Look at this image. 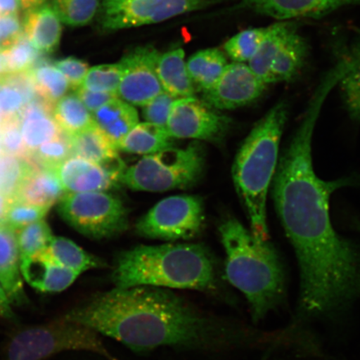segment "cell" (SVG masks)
I'll return each mask as SVG.
<instances>
[{"label": "cell", "mask_w": 360, "mask_h": 360, "mask_svg": "<svg viewBox=\"0 0 360 360\" xmlns=\"http://www.w3.org/2000/svg\"><path fill=\"white\" fill-rule=\"evenodd\" d=\"M92 115L94 124L116 148L139 123L138 111L135 107L119 98L94 111Z\"/></svg>", "instance_id": "cell-22"}, {"label": "cell", "mask_w": 360, "mask_h": 360, "mask_svg": "<svg viewBox=\"0 0 360 360\" xmlns=\"http://www.w3.org/2000/svg\"><path fill=\"white\" fill-rule=\"evenodd\" d=\"M111 281L119 289L153 286L211 294L219 290L212 255L200 244L139 245L121 252Z\"/></svg>", "instance_id": "cell-3"}, {"label": "cell", "mask_w": 360, "mask_h": 360, "mask_svg": "<svg viewBox=\"0 0 360 360\" xmlns=\"http://www.w3.org/2000/svg\"><path fill=\"white\" fill-rule=\"evenodd\" d=\"M0 150L2 154L28 159L30 151L22 137L20 115L0 118Z\"/></svg>", "instance_id": "cell-37"}, {"label": "cell", "mask_w": 360, "mask_h": 360, "mask_svg": "<svg viewBox=\"0 0 360 360\" xmlns=\"http://www.w3.org/2000/svg\"><path fill=\"white\" fill-rule=\"evenodd\" d=\"M205 205L199 196L165 198L138 220L139 236L165 241L191 240L204 226Z\"/></svg>", "instance_id": "cell-10"}, {"label": "cell", "mask_w": 360, "mask_h": 360, "mask_svg": "<svg viewBox=\"0 0 360 360\" xmlns=\"http://www.w3.org/2000/svg\"><path fill=\"white\" fill-rule=\"evenodd\" d=\"M231 124V119L195 97L179 98L174 103L166 129L173 139L217 142Z\"/></svg>", "instance_id": "cell-12"}, {"label": "cell", "mask_w": 360, "mask_h": 360, "mask_svg": "<svg viewBox=\"0 0 360 360\" xmlns=\"http://www.w3.org/2000/svg\"><path fill=\"white\" fill-rule=\"evenodd\" d=\"M72 155L70 138L61 133L52 141L30 152L28 159L34 168L55 169Z\"/></svg>", "instance_id": "cell-32"}, {"label": "cell", "mask_w": 360, "mask_h": 360, "mask_svg": "<svg viewBox=\"0 0 360 360\" xmlns=\"http://www.w3.org/2000/svg\"><path fill=\"white\" fill-rule=\"evenodd\" d=\"M37 98L30 71L0 77V118L20 115Z\"/></svg>", "instance_id": "cell-26"}, {"label": "cell", "mask_w": 360, "mask_h": 360, "mask_svg": "<svg viewBox=\"0 0 360 360\" xmlns=\"http://www.w3.org/2000/svg\"><path fill=\"white\" fill-rule=\"evenodd\" d=\"M49 209L48 207L12 200L3 224L16 231L26 225L43 219Z\"/></svg>", "instance_id": "cell-38"}, {"label": "cell", "mask_w": 360, "mask_h": 360, "mask_svg": "<svg viewBox=\"0 0 360 360\" xmlns=\"http://www.w3.org/2000/svg\"><path fill=\"white\" fill-rule=\"evenodd\" d=\"M123 167H106L71 156L56 168L65 193L106 191L120 182Z\"/></svg>", "instance_id": "cell-15"}, {"label": "cell", "mask_w": 360, "mask_h": 360, "mask_svg": "<svg viewBox=\"0 0 360 360\" xmlns=\"http://www.w3.org/2000/svg\"><path fill=\"white\" fill-rule=\"evenodd\" d=\"M58 212L76 231L94 240L118 236L129 224L122 200L105 191L66 193Z\"/></svg>", "instance_id": "cell-9"}, {"label": "cell", "mask_w": 360, "mask_h": 360, "mask_svg": "<svg viewBox=\"0 0 360 360\" xmlns=\"http://www.w3.org/2000/svg\"><path fill=\"white\" fill-rule=\"evenodd\" d=\"M309 56L307 40L292 22L282 21L267 27L262 43L248 65L268 85L290 83L302 74Z\"/></svg>", "instance_id": "cell-8"}, {"label": "cell", "mask_w": 360, "mask_h": 360, "mask_svg": "<svg viewBox=\"0 0 360 360\" xmlns=\"http://www.w3.org/2000/svg\"><path fill=\"white\" fill-rule=\"evenodd\" d=\"M24 158L0 154V193L15 199L22 184L34 169Z\"/></svg>", "instance_id": "cell-31"}, {"label": "cell", "mask_w": 360, "mask_h": 360, "mask_svg": "<svg viewBox=\"0 0 360 360\" xmlns=\"http://www.w3.org/2000/svg\"><path fill=\"white\" fill-rule=\"evenodd\" d=\"M55 65L64 75L70 87L75 89L81 87L89 70L86 62L75 57L63 58L56 61Z\"/></svg>", "instance_id": "cell-42"}, {"label": "cell", "mask_w": 360, "mask_h": 360, "mask_svg": "<svg viewBox=\"0 0 360 360\" xmlns=\"http://www.w3.org/2000/svg\"><path fill=\"white\" fill-rule=\"evenodd\" d=\"M69 138L73 156L83 158L106 167H122L118 148L96 124Z\"/></svg>", "instance_id": "cell-23"}, {"label": "cell", "mask_w": 360, "mask_h": 360, "mask_svg": "<svg viewBox=\"0 0 360 360\" xmlns=\"http://www.w3.org/2000/svg\"><path fill=\"white\" fill-rule=\"evenodd\" d=\"M12 200L0 193V224H3Z\"/></svg>", "instance_id": "cell-49"}, {"label": "cell", "mask_w": 360, "mask_h": 360, "mask_svg": "<svg viewBox=\"0 0 360 360\" xmlns=\"http://www.w3.org/2000/svg\"><path fill=\"white\" fill-rule=\"evenodd\" d=\"M52 4L60 21L73 27L89 24L100 8L98 0H53Z\"/></svg>", "instance_id": "cell-34"}, {"label": "cell", "mask_w": 360, "mask_h": 360, "mask_svg": "<svg viewBox=\"0 0 360 360\" xmlns=\"http://www.w3.org/2000/svg\"><path fill=\"white\" fill-rule=\"evenodd\" d=\"M15 232L21 259L41 253L53 238L51 229L43 219L26 225Z\"/></svg>", "instance_id": "cell-33"}, {"label": "cell", "mask_w": 360, "mask_h": 360, "mask_svg": "<svg viewBox=\"0 0 360 360\" xmlns=\"http://www.w3.org/2000/svg\"><path fill=\"white\" fill-rule=\"evenodd\" d=\"M242 6L282 21L319 19L349 6H360V0H243Z\"/></svg>", "instance_id": "cell-16"}, {"label": "cell", "mask_w": 360, "mask_h": 360, "mask_svg": "<svg viewBox=\"0 0 360 360\" xmlns=\"http://www.w3.org/2000/svg\"><path fill=\"white\" fill-rule=\"evenodd\" d=\"M65 193L55 169L34 168L13 200L51 208Z\"/></svg>", "instance_id": "cell-21"}, {"label": "cell", "mask_w": 360, "mask_h": 360, "mask_svg": "<svg viewBox=\"0 0 360 360\" xmlns=\"http://www.w3.org/2000/svg\"><path fill=\"white\" fill-rule=\"evenodd\" d=\"M64 316L134 351L233 347L240 328L195 307L172 290L136 286L94 295Z\"/></svg>", "instance_id": "cell-2"}, {"label": "cell", "mask_w": 360, "mask_h": 360, "mask_svg": "<svg viewBox=\"0 0 360 360\" xmlns=\"http://www.w3.org/2000/svg\"><path fill=\"white\" fill-rule=\"evenodd\" d=\"M266 32L267 27L241 31L224 44V51L233 62L249 63L257 52Z\"/></svg>", "instance_id": "cell-35"}, {"label": "cell", "mask_w": 360, "mask_h": 360, "mask_svg": "<svg viewBox=\"0 0 360 360\" xmlns=\"http://www.w3.org/2000/svg\"><path fill=\"white\" fill-rule=\"evenodd\" d=\"M22 32L39 53L56 51L62 33L61 21L49 4L27 11L22 21Z\"/></svg>", "instance_id": "cell-19"}, {"label": "cell", "mask_w": 360, "mask_h": 360, "mask_svg": "<svg viewBox=\"0 0 360 360\" xmlns=\"http://www.w3.org/2000/svg\"><path fill=\"white\" fill-rule=\"evenodd\" d=\"M268 84L245 63L229 64L212 88L202 93L206 105L220 110H231L250 105L262 96Z\"/></svg>", "instance_id": "cell-14"}, {"label": "cell", "mask_w": 360, "mask_h": 360, "mask_svg": "<svg viewBox=\"0 0 360 360\" xmlns=\"http://www.w3.org/2000/svg\"><path fill=\"white\" fill-rule=\"evenodd\" d=\"M219 231L226 255L225 276L245 295L253 321H262L285 299L280 256L269 240H259L236 218L225 219Z\"/></svg>", "instance_id": "cell-4"}, {"label": "cell", "mask_w": 360, "mask_h": 360, "mask_svg": "<svg viewBox=\"0 0 360 360\" xmlns=\"http://www.w3.org/2000/svg\"><path fill=\"white\" fill-rule=\"evenodd\" d=\"M12 303L4 290L1 283H0V318L13 319L15 318L11 308Z\"/></svg>", "instance_id": "cell-45"}, {"label": "cell", "mask_w": 360, "mask_h": 360, "mask_svg": "<svg viewBox=\"0 0 360 360\" xmlns=\"http://www.w3.org/2000/svg\"><path fill=\"white\" fill-rule=\"evenodd\" d=\"M20 124L25 146L32 152L61 133L53 117V109L35 98L22 111Z\"/></svg>", "instance_id": "cell-20"}, {"label": "cell", "mask_w": 360, "mask_h": 360, "mask_svg": "<svg viewBox=\"0 0 360 360\" xmlns=\"http://www.w3.org/2000/svg\"><path fill=\"white\" fill-rule=\"evenodd\" d=\"M173 138L165 126L139 122L118 145V150L143 156L173 146Z\"/></svg>", "instance_id": "cell-25"}, {"label": "cell", "mask_w": 360, "mask_h": 360, "mask_svg": "<svg viewBox=\"0 0 360 360\" xmlns=\"http://www.w3.org/2000/svg\"><path fill=\"white\" fill-rule=\"evenodd\" d=\"M20 263L15 231L0 224V283L12 304H25L28 301L22 285Z\"/></svg>", "instance_id": "cell-18"}, {"label": "cell", "mask_w": 360, "mask_h": 360, "mask_svg": "<svg viewBox=\"0 0 360 360\" xmlns=\"http://www.w3.org/2000/svg\"><path fill=\"white\" fill-rule=\"evenodd\" d=\"M30 74L36 96L53 110L70 88L64 75L55 65L42 63L35 65Z\"/></svg>", "instance_id": "cell-29"}, {"label": "cell", "mask_w": 360, "mask_h": 360, "mask_svg": "<svg viewBox=\"0 0 360 360\" xmlns=\"http://www.w3.org/2000/svg\"><path fill=\"white\" fill-rule=\"evenodd\" d=\"M160 56L154 47H139L119 62L122 75L117 96L120 100L143 107L165 91L157 71Z\"/></svg>", "instance_id": "cell-13"}, {"label": "cell", "mask_w": 360, "mask_h": 360, "mask_svg": "<svg viewBox=\"0 0 360 360\" xmlns=\"http://www.w3.org/2000/svg\"><path fill=\"white\" fill-rule=\"evenodd\" d=\"M340 90L342 100L351 118L360 121V62L341 79Z\"/></svg>", "instance_id": "cell-40"}, {"label": "cell", "mask_w": 360, "mask_h": 360, "mask_svg": "<svg viewBox=\"0 0 360 360\" xmlns=\"http://www.w3.org/2000/svg\"><path fill=\"white\" fill-rule=\"evenodd\" d=\"M76 94L83 102L85 107L87 108L90 112H94L101 107L105 105L106 103L119 98L115 94L92 91L83 87L76 89Z\"/></svg>", "instance_id": "cell-44"}, {"label": "cell", "mask_w": 360, "mask_h": 360, "mask_svg": "<svg viewBox=\"0 0 360 360\" xmlns=\"http://www.w3.org/2000/svg\"><path fill=\"white\" fill-rule=\"evenodd\" d=\"M205 153L192 143L186 148L169 147L146 155L124 169L120 183L132 191L164 192L191 188L205 169Z\"/></svg>", "instance_id": "cell-6"}, {"label": "cell", "mask_w": 360, "mask_h": 360, "mask_svg": "<svg viewBox=\"0 0 360 360\" xmlns=\"http://www.w3.org/2000/svg\"><path fill=\"white\" fill-rule=\"evenodd\" d=\"M323 88L283 150L273 179V199L285 235L294 248L300 276L299 309L321 317L345 307L360 290V251L331 224L330 200L344 180L325 181L315 173L312 138Z\"/></svg>", "instance_id": "cell-1"}, {"label": "cell", "mask_w": 360, "mask_h": 360, "mask_svg": "<svg viewBox=\"0 0 360 360\" xmlns=\"http://www.w3.org/2000/svg\"><path fill=\"white\" fill-rule=\"evenodd\" d=\"M22 25L19 16L0 18V49H7L19 40L22 36Z\"/></svg>", "instance_id": "cell-43"}, {"label": "cell", "mask_w": 360, "mask_h": 360, "mask_svg": "<svg viewBox=\"0 0 360 360\" xmlns=\"http://www.w3.org/2000/svg\"><path fill=\"white\" fill-rule=\"evenodd\" d=\"M11 75L7 49H0V77Z\"/></svg>", "instance_id": "cell-47"}, {"label": "cell", "mask_w": 360, "mask_h": 360, "mask_svg": "<svg viewBox=\"0 0 360 360\" xmlns=\"http://www.w3.org/2000/svg\"><path fill=\"white\" fill-rule=\"evenodd\" d=\"M20 8L19 0H0V18L18 15Z\"/></svg>", "instance_id": "cell-46"}, {"label": "cell", "mask_w": 360, "mask_h": 360, "mask_svg": "<svg viewBox=\"0 0 360 360\" xmlns=\"http://www.w3.org/2000/svg\"><path fill=\"white\" fill-rule=\"evenodd\" d=\"M53 117L61 131L71 137L94 124L93 115L75 93L66 94L53 107Z\"/></svg>", "instance_id": "cell-28"}, {"label": "cell", "mask_w": 360, "mask_h": 360, "mask_svg": "<svg viewBox=\"0 0 360 360\" xmlns=\"http://www.w3.org/2000/svg\"><path fill=\"white\" fill-rule=\"evenodd\" d=\"M22 276L34 289L44 292H61L73 283L79 274L62 266L53 260L46 250L21 259Z\"/></svg>", "instance_id": "cell-17"}, {"label": "cell", "mask_w": 360, "mask_h": 360, "mask_svg": "<svg viewBox=\"0 0 360 360\" xmlns=\"http://www.w3.org/2000/svg\"><path fill=\"white\" fill-rule=\"evenodd\" d=\"M121 75L122 71L120 63L94 66L89 70L81 87L92 91L117 94Z\"/></svg>", "instance_id": "cell-36"}, {"label": "cell", "mask_w": 360, "mask_h": 360, "mask_svg": "<svg viewBox=\"0 0 360 360\" xmlns=\"http://www.w3.org/2000/svg\"><path fill=\"white\" fill-rule=\"evenodd\" d=\"M158 75L165 91L175 98H190L195 96L193 85L186 62L183 49L161 55L158 62Z\"/></svg>", "instance_id": "cell-24"}, {"label": "cell", "mask_w": 360, "mask_h": 360, "mask_svg": "<svg viewBox=\"0 0 360 360\" xmlns=\"http://www.w3.org/2000/svg\"><path fill=\"white\" fill-rule=\"evenodd\" d=\"M67 350L90 351L118 360L103 345L98 333L65 316L17 332L8 342L6 360H44Z\"/></svg>", "instance_id": "cell-7"}, {"label": "cell", "mask_w": 360, "mask_h": 360, "mask_svg": "<svg viewBox=\"0 0 360 360\" xmlns=\"http://www.w3.org/2000/svg\"><path fill=\"white\" fill-rule=\"evenodd\" d=\"M46 251L58 264L79 274L105 265L100 259L88 254L75 242L64 237H53Z\"/></svg>", "instance_id": "cell-30"}, {"label": "cell", "mask_w": 360, "mask_h": 360, "mask_svg": "<svg viewBox=\"0 0 360 360\" xmlns=\"http://www.w3.org/2000/svg\"><path fill=\"white\" fill-rule=\"evenodd\" d=\"M186 63L193 85L202 93L217 83L229 65L226 57L218 49L197 52Z\"/></svg>", "instance_id": "cell-27"}, {"label": "cell", "mask_w": 360, "mask_h": 360, "mask_svg": "<svg viewBox=\"0 0 360 360\" xmlns=\"http://www.w3.org/2000/svg\"><path fill=\"white\" fill-rule=\"evenodd\" d=\"M218 0H103L101 25L114 31L156 24L201 10Z\"/></svg>", "instance_id": "cell-11"}, {"label": "cell", "mask_w": 360, "mask_h": 360, "mask_svg": "<svg viewBox=\"0 0 360 360\" xmlns=\"http://www.w3.org/2000/svg\"><path fill=\"white\" fill-rule=\"evenodd\" d=\"M46 0H19L22 10L30 11L32 8L44 6Z\"/></svg>", "instance_id": "cell-48"}, {"label": "cell", "mask_w": 360, "mask_h": 360, "mask_svg": "<svg viewBox=\"0 0 360 360\" xmlns=\"http://www.w3.org/2000/svg\"><path fill=\"white\" fill-rule=\"evenodd\" d=\"M7 53L11 75L25 73L32 70L40 53L24 34L17 42L7 48Z\"/></svg>", "instance_id": "cell-39"}, {"label": "cell", "mask_w": 360, "mask_h": 360, "mask_svg": "<svg viewBox=\"0 0 360 360\" xmlns=\"http://www.w3.org/2000/svg\"><path fill=\"white\" fill-rule=\"evenodd\" d=\"M177 98L164 91L143 108V117L146 122L165 126L167 124L171 109Z\"/></svg>", "instance_id": "cell-41"}, {"label": "cell", "mask_w": 360, "mask_h": 360, "mask_svg": "<svg viewBox=\"0 0 360 360\" xmlns=\"http://www.w3.org/2000/svg\"><path fill=\"white\" fill-rule=\"evenodd\" d=\"M288 115L286 101L273 106L248 135L233 165V183L245 207L250 231L260 240H269L267 195L280 160Z\"/></svg>", "instance_id": "cell-5"}]
</instances>
